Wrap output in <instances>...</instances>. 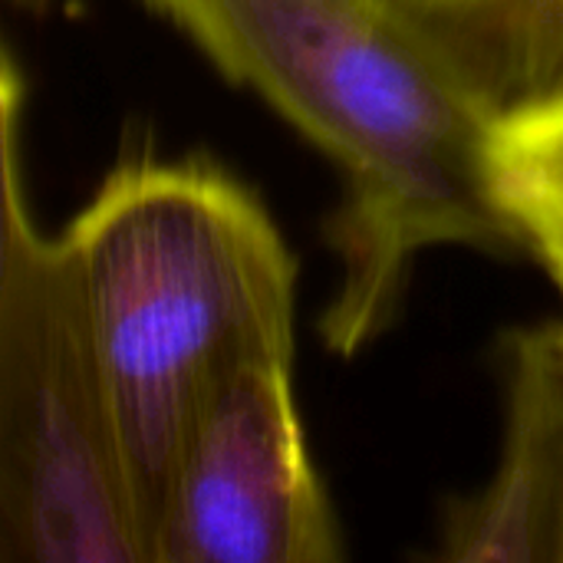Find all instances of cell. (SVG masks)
Here are the masks:
<instances>
[{
	"label": "cell",
	"instance_id": "obj_3",
	"mask_svg": "<svg viewBox=\"0 0 563 563\" xmlns=\"http://www.w3.org/2000/svg\"><path fill=\"white\" fill-rule=\"evenodd\" d=\"M26 79L3 53L0 561L148 563L119 422L66 234L33 214Z\"/></svg>",
	"mask_w": 563,
	"mask_h": 563
},
{
	"label": "cell",
	"instance_id": "obj_7",
	"mask_svg": "<svg viewBox=\"0 0 563 563\" xmlns=\"http://www.w3.org/2000/svg\"><path fill=\"white\" fill-rule=\"evenodd\" d=\"M492 165L501 198L528 195L563 211V82L495 119Z\"/></svg>",
	"mask_w": 563,
	"mask_h": 563
},
{
	"label": "cell",
	"instance_id": "obj_1",
	"mask_svg": "<svg viewBox=\"0 0 563 563\" xmlns=\"http://www.w3.org/2000/svg\"><path fill=\"white\" fill-rule=\"evenodd\" d=\"M142 3L340 172V287L320 327L336 356L393 327L419 254H531L492 165L498 115L386 0Z\"/></svg>",
	"mask_w": 563,
	"mask_h": 563
},
{
	"label": "cell",
	"instance_id": "obj_2",
	"mask_svg": "<svg viewBox=\"0 0 563 563\" xmlns=\"http://www.w3.org/2000/svg\"><path fill=\"white\" fill-rule=\"evenodd\" d=\"M106 369L145 558L181 442L244 360L297 343V257L211 158L125 152L63 228Z\"/></svg>",
	"mask_w": 563,
	"mask_h": 563
},
{
	"label": "cell",
	"instance_id": "obj_9",
	"mask_svg": "<svg viewBox=\"0 0 563 563\" xmlns=\"http://www.w3.org/2000/svg\"><path fill=\"white\" fill-rule=\"evenodd\" d=\"M10 7H16V10H23V13H43L53 0H7Z\"/></svg>",
	"mask_w": 563,
	"mask_h": 563
},
{
	"label": "cell",
	"instance_id": "obj_6",
	"mask_svg": "<svg viewBox=\"0 0 563 563\" xmlns=\"http://www.w3.org/2000/svg\"><path fill=\"white\" fill-rule=\"evenodd\" d=\"M505 115L563 82V0H386Z\"/></svg>",
	"mask_w": 563,
	"mask_h": 563
},
{
	"label": "cell",
	"instance_id": "obj_5",
	"mask_svg": "<svg viewBox=\"0 0 563 563\" xmlns=\"http://www.w3.org/2000/svg\"><path fill=\"white\" fill-rule=\"evenodd\" d=\"M505 435L482 492L455 501L439 561L563 563V323L521 327L501 346Z\"/></svg>",
	"mask_w": 563,
	"mask_h": 563
},
{
	"label": "cell",
	"instance_id": "obj_4",
	"mask_svg": "<svg viewBox=\"0 0 563 563\" xmlns=\"http://www.w3.org/2000/svg\"><path fill=\"white\" fill-rule=\"evenodd\" d=\"M343 531L313 465L294 353L238 363L195 416L148 563H333Z\"/></svg>",
	"mask_w": 563,
	"mask_h": 563
},
{
	"label": "cell",
	"instance_id": "obj_8",
	"mask_svg": "<svg viewBox=\"0 0 563 563\" xmlns=\"http://www.w3.org/2000/svg\"><path fill=\"white\" fill-rule=\"evenodd\" d=\"M505 201L518 214V221L528 234L531 257H538L544 264L563 303V211L554 205L538 201V198H528V195H505Z\"/></svg>",
	"mask_w": 563,
	"mask_h": 563
}]
</instances>
